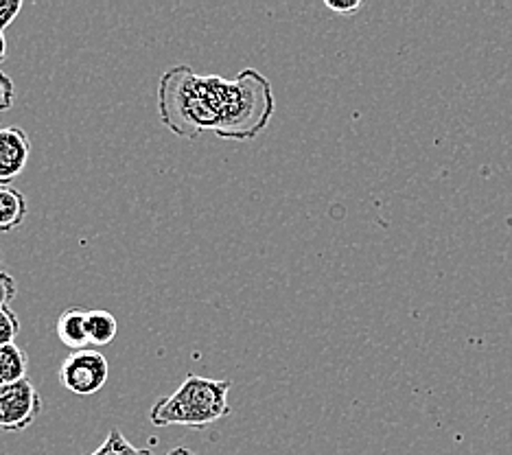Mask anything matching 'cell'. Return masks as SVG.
Here are the masks:
<instances>
[{
	"mask_svg": "<svg viewBox=\"0 0 512 455\" xmlns=\"http://www.w3.org/2000/svg\"><path fill=\"white\" fill-rule=\"evenodd\" d=\"M327 9H331V11H335V14H340V16H355L357 11H362L364 9V3L362 0H327Z\"/></svg>",
	"mask_w": 512,
	"mask_h": 455,
	"instance_id": "cell-14",
	"label": "cell"
},
{
	"mask_svg": "<svg viewBox=\"0 0 512 455\" xmlns=\"http://www.w3.org/2000/svg\"><path fill=\"white\" fill-rule=\"evenodd\" d=\"M22 11L20 0H0V31L9 29Z\"/></svg>",
	"mask_w": 512,
	"mask_h": 455,
	"instance_id": "cell-12",
	"label": "cell"
},
{
	"mask_svg": "<svg viewBox=\"0 0 512 455\" xmlns=\"http://www.w3.org/2000/svg\"><path fill=\"white\" fill-rule=\"evenodd\" d=\"M167 455H195V453L186 447H176V449H171Z\"/></svg>",
	"mask_w": 512,
	"mask_h": 455,
	"instance_id": "cell-17",
	"label": "cell"
},
{
	"mask_svg": "<svg viewBox=\"0 0 512 455\" xmlns=\"http://www.w3.org/2000/svg\"><path fill=\"white\" fill-rule=\"evenodd\" d=\"M116 333H119V322L106 309H90L88 313V340L90 346H108Z\"/></svg>",
	"mask_w": 512,
	"mask_h": 455,
	"instance_id": "cell-9",
	"label": "cell"
},
{
	"mask_svg": "<svg viewBox=\"0 0 512 455\" xmlns=\"http://www.w3.org/2000/svg\"><path fill=\"white\" fill-rule=\"evenodd\" d=\"M16 294H18V287H16L14 276L7 272H0V305H9V302L16 298Z\"/></svg>",
	"mask_w": 512,
	"mask_h": 455,
	"instance_id": "cell-15",
	"label": "cell"
},
{
	"mask_svg": "<svg viewBox=\"0 0 512 455\" xmlns=\"http://www.w3.org/2000/svg\"><path fill=\"white\" fill-rule=\"evenodd\" d=\"M7 60V38H5V31H0V64Z\"/></svg>",
	"mask_w": 512,
	"mask_h": 455,
	"instance_id": "cell-16",
	"label": "cell"
},
{
	"mask_svg": "<svg viewBox=\"0 0 512 455\" xmlns=\"http://www.w3.org/2000/svg\"><path fill=\"white\" fill-rule=\"evenodd\" d=\"M20 335V320L9 305H0V346L16 344Z\"/></svg>",
	"mask_w": 512,
	"mask_h": 455,
	"instance_id": "cell-11",
	"label": "cell"
},
{
	"mask_svg": "<svg viewBox=\"0 0 512 455\" xmlns=\"http://www.w3.org/2000/svg\"><path fill=\"white\" fill-rule=\"evenodd\" d=\"M110 377V364L101 350H77L71 353L60 368V381L68 392L90 396L103 390Z\"/></svg>",
	"mask_w": 512,
	"mask_h": 455,
	"instance_id": "cell-4",
	"label": "cell"
},
{
	"mask_svg": "<svg viewBox=\"0 0 512 455\" xmlns=\"http://www.w3.org/2000/svg\"><path fill=\"white\" fill-rule=\"evenodd\" d=\"M160 123L184 140L213 132L226 140L259 138L276 112L272 81L246 68L235 79L197 75L191 66H171L158 79Z\"/></svg>",
	"mask_w": 512,
	"mask_h": 455,
	"instance_id": "cell-1",
	"label": "cell"
},
{
	"mask_svg": "<svg viewBox=\"0 0 512 455\" xmlns=\"http://www.w3.org/2000/svg\"><path fill=\"white\" fill-rule=\"evenodd\" d=\"M29 213L27 197L11 186H0V232H11L22 226Z\"/></svg>",
	"mask_w": 512,
	"mask_h": 455,
	"instance_id": "cell-7",
	"label": "cell"
},
{
	"mask_svg": "<svg viewBox=\"0 0 512 455\" xmlns=\"http://www.w3.org/2000/svg\"><path fill=\"white\" fill-rule=\"evenodd\" d=\"M29 355L18 344L0 346V385H11L27 379Z\"/></svg>",
	"mask_w": 512,
	"mask_h": 455,
	"instance_id": "cell-8",
	"label": "cell"
},
{
	"mask_svg": "<svg viewBox=\"0 0 512 455\" xmlns=\"http://www.w3.org/2000/svg\"><path fill=\"white\" fill-rule=\"evenodd\" d=\"M42 412V396L31 379L0 385V431L18 434L36 423Z\"/></svg>",
	"mask_w": 512,
	"mask_h": 455,
	"instance_id": "cell-3",
	"label": "cell"
},
{
	"mask_svg": "<svg viewBox=\"0 0 512 455\" xmlns=\"http://www.w3.org/2000/svg\"><path fill=\"white\" fill-rule=\"evenodd\" d=\"M88 455H154V453H151V449L134 447L132 442L121 434V429L114 427V429H110L108 438L103 440L101 445Z\"/></svg>",
	"mask_w": 512,
	"mask_h": 455,
	"instance_id": "cell-10",
	"label": "cell"
},
{
	"mask_svg": "<svg viewBox=\"0 0 512 455\" xmlns=\"http://www.w3.org/2000/svg\"><path fill=\"white\" fill-rule=\"evenodd\" d=\"M88 313L86 307H66L60 315H57L55 331L60 342L71 348L73 353L77 350H86L90 346L88 340Z\"/></svg>",
	"mask_w": 512,
	"mask_h": 455,
	"instance_id": "cell-6",
	"label": "cell"
},
{
	"mask_svg": "<svg viewBox=\"0 0 512 455\" xmlns=\"http://www.w3.org/2000/svg\"><path fill=\"white\" fill-rule=\"evenodd\" d=\"M16 101V86L9 75L0 70V112H7Z\"/></svg>",
	"mask_w": 512,
	"mask_h": 455,
	"instance_id": "cell-13",
	"label": "cell"
},
{
	"mask_svg": "<svg viewBox=\"0 0 512 455\" xmlns=\"http://www.w3.org/2000/svg\"><path fill=\"white\" fill-rule=\"evenodd\" d=\"M232 381L228 379H208L200 375H189L180 388L160 399L149 412V420L156 427H191L206 429L230 416L232 407L228 394Z\"/></svg>",
	"mask_w": 512,
	"mask_h": 455,
	"instance_id": "cell-2",
	"label": "cell"
},
{
	"mask_svg": "<svg viewBox=\"0 0 512 455\" xmlns=\"http://www.w3.org/2000/svg\"><path fill=\"white\" fill-rule=\"evenodd\" d=\"M31 158V138L18 125H0V186L14 182Z\"/></svg>",
	"mask_w": 512,
	"mask_h": 455,
	"instance_id": "cell-5",
	"label": "cell"
}]
</instances>
